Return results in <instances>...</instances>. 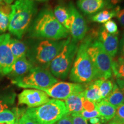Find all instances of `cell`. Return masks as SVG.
<instances>
[{"label": "cell", "instance_id": "16", "mask_svg": "<svg viewBox=\"0 0 124 124\" xmlns=\"http://www.w3.org/2000/svg\"><path fill=\"white\" fill-rule=\"evenodd\" d=\"M85 100L83 91L71 94L64 101L69 114H79L83 110V102Z\"/></svg>", "mask_w": 124, "mask_h": 124}, {"label": "cell", "instance_id": "30", "mask_svg": "<svg viewBox=\"0 0 124 124\" xmlns=\"http://www.w3.org/2000/svg\"><path fill=\"white\" fill-rule=\"evenodd\" d=\"M79 114L85 120H88V119L93 118L95 117H101L97 108H95L92 111H87L83 110Z\"/></svg>", "mask_w": 124, "mask_h": 124}, {"label": "cell", "instance_id": "23", "mask_svg": "<svg viewBox=\"0 0 124 124\" xmlns=\"http://www.w3.org/2000/svg\"><path fill=\"white\" fill-rule=\"evenodd\" d=\"M120 9V7L117 6L113 9H108V10L106 9V10H102L91 17V19L93 22L105 24L107 21H109L112 18L116 17L118 10Z\"/></svg>", "mask_w": 124, "mask_h": 124}, {"label": "cell", "instance_id": "36", "mask_svg": "<svg viewBox=\"0 0 124 124\" xmlns=\"http://www.w3.org/2000/svg\"><path fill=\"white\" fill-rule=\"evenodd\" d=\"M123 0H106V8L113 9L117 7V5L119 3Z\"/></svg>", "mask_w": 124, "mask_h": 124}, {"label": "cell", "instance_id": "37", "mask_svg": "<svg viewBox=\"0 0 124 124\" xmlns=\"http://www.w3.org/2000/svg\"><path fill=\"white\" fill-rule=\"evenodd\" d=\"M116 83L120 89L121 90L122 93H123V95L124 96V79H117L116 80Z\"/></svg>", "mask_w": 124, "mask_h": 124}, {"label": "cell", "instance_id": "32", "mask_svg": "<svg viewBox=\"0 0 124 124\" xmlns=\"http://www.w3.org/2000/svg\"><path fill=\"white\" fill-rule=\"evenodd\" d=\"M73 124H87L86 120L80 116V114H71Z\"/></svg>", "mask_w": 124, "mask_h": 124}, {"label": "cell", "instance_id": "15", "mask_svg": "<svg viewBox=\"0 0 124 124\" xmlns=\"http://www.w3.org/2000/svg\"><path fill=\"white\" fill-rule=\"evenodd\" d=\"M77 7L83 13L91 15L106 7V0H78Z\"/></svg>", "mask_w": 124, "mask_h": 124}, {"label": "cell", "instance_id": "5", "mask_svg": "<svg viewBox=\"0 0 124 124\" xmlns=\"http://www.w3.org/2000/svg\"><path fill=\"white\" fill-rule=\"evenodd\" d=\"M25 114L38 124H55L69 112L64 102L52 99L41 106L28 108Z\"/></svg>", "mask_w": 124, "mask_h": 124}, {"label": "cell", "instance_id": "11", "mask_svg": "<svg viewBox=\"0 0 124 124\" xmlns=\"http://www.w3.org/2000/svg\"><path fill=\"white\" fill-rule=\"evenodd\" d=\"M10 38L9 33L0 35V77L8 75L15 61L9 46Z\"/></svg>", "mask_w": 124, "mask_h": 124}, {"label": "cell", "instance_id": "33", "mask_svg": "<svg viewBox=\"0 0 124 124\" xmlns=\"http://www.w3.org/2000/svg\"><path fill=\"white\" fill-rule=\"evenodd\" d=\"M20 124H38L33 119L29 117L27 114L25 113L19 119Z\"/></svg>", "mask_w": 124, "mask_h": 124}, {"label": "cell", "instance_id": "8", "mask_svg": "<svg viewBox=\"0 0 124 124\" xmlns=\"http://www.w3.org/2000/svg\"><path fill=\"white\" fill-rule=\"evenodd\" d=\"M87 52L97 71L98 78L108 79L113 75V59L107 53L98 40L91 41Z\"/></svg>", "mask_w": 124, "mask_h": 124}, {"label": "cell", "instance_id": "13", "mask_svg": "<svg viewBox=\"0 0 124 124\" xmlns=\"http://www.w3.org/2000/svg\"><path fill=\"white\" fill-rule=\"evenodd\" d=\"M98 41L101 43L103 48L111 58H114L117 55L118 49V33L110 34L102 28L98 35Z\"/></svg>", "mask_w": 124, "mask_h": 124}, {"label": "cell", "instance_id": "34", "mask_svg": "<svg viewBox=\"0 0 124 124\" xmlns=\"http://www.w3.org/2000/svg\"><path fill=\"white\" fill-rule=\"evenodd\" d=\"M55 124H73L71 114H67Z\"/></svg>", "mask_w": 124, "mask_h": 124}, {"label": "cell", "instance_id": "40", "mask_svg": "<svg viewBox=\"0 0 124 124\" xmlns=\"http://www.w3.org/2000/svg\"><path fill=\"white\" fill-rule=\"evenodd\" d=\"M108 124H124L120 123V122L116 121L114 120H113H113H111V121H110Z\"/></svg>", "mask_w": 124, "mask_h": 124}, {"label": "cell", "instance_id": "14", "mask_svg": "<svg viewBox=\"0 0 124 124\" xmlns=\"http://www.w3.org/2000/svg\"><path fill=\"white\" fill-rule=\"evenodd\" d=\"M33 67L27 56L18 58L15 60L8 77L11 78L12 80L20 78L27 75Z\"/></svg>", "mask_w": 124, "mask_h": 124}, {"label": "cell", "instance_id": "6", "mask_svg": "<svg viewBox=\"0 0 124 124\" xmlns=\"http://www.w3.org/2000/svg\"><path fill=\"white\" fill-rule=\"evenodd\" d=\"M78 42L71 36L65 40L59 54L49 64L48 70L56 78L65 79L69 76L78 50Z\"/></svg>", "mask_w": 124, "mask_h": 124}, {"label": "cell", "instance_id": "10", "mask_svg": "<svg viewBox=\"0 0 124 124\" xmlns=\"http://www.w3.org/2000/svg\"><path fill=\"white\" fill-rule=\"evenodd\" d=\"M67 7L70 15L71 21L69 32L72 39L78 42L85 38L87 32L86 21L72 2L69 3Z\"/></svg>", "mask_w": 124, "mask_h": 124}, {"label": "cell", "instance_id": "39", "mask_svg": "<svg viewBox=\"0 0 124 124\" xmlns=\"http://www.w3.org/2000/svg\"><path fill=\"white\" fill-rule=\"evenodd\" d=\"M16 1V0H3V1H4L5 2L9 5H11L12 3ZM31 1H34V2H35V1H38V2H47L49 0H31Z\"/></svg>", "mask_w": 124, "mask_h": 124}, {"label": "cell", "instance_id": "12", "mask_svg": "<svg viewBox=\"0 0 124 124\" xmlns=\"http://www.w3.org/2000/svg\"><path fill=\"white\" fill-rule=\"evenodd\" d=\"M49 100L46 93L38 89H25L18 95V105H25L28 108L41 106Z\"/></svg>", "mask_w": 124, "mask_h": 124}, {"label": "cell", "instance_id": "1", "mask_svg": "<svg viewBox=\"0 0 124 124\" xmlns=\"http://www.w3.org/2000/svg\"><path fill=\"white\" fill-rule=\"evenodd\" d=\"M32 38L60 40L68 38L69 31L57 20L49 8L41 9L33 18L27 31Z\"/></svg>", "mask_w": 124, "mask_h": 124}, {"label": "cell", "instance_id": "22", "mask_svg": "<svg viewBox=\"0 0 124 124\" xmlns=\"http://www.w3.org/2000/svg\"><path fill=\"white\" fill-rule=\"evenodd\" d=\"M11 5L4 1L0 2V33H4L8 29Z\"/></svg>", "mask_w": 124, "mask_h": 124}, {"label": "cell", "instance_id": "20", "mask_svg": "<svg viewBox=\"0 0 124 124\" xmlns=\"http://www.w3.org/2000/svg\"><path fill=\"white\" fill-rule=\"evenodd\" d=\"M25 111L24 109L14 108L13 110L7 109L0 113V124L13 123L17 119H20Z\"/></svg>", "mask_w": 124, "mask_h": 124}, {"label": "cell", "instance_id": "26", "mask_svg": "<svg viewBox=\"0 0 124 124\" xmlns=\"http://www.w3.org/2000/svg\"><path fill=\"white\" fill-rule=\"evenodd\" d=\"M113 75L117 79H124V58L121 56L117 59L113 60Z\"/></svg>", "mask_w": 124, "mask_h": 124}, {"label": "cell", "instance_id": "38", "mask_svg": "<svg viewBox=\"0 0 124 124\" xmlns=\"http://www.w3.org/2000/svg\"><path fill=\"white\" fill-rule=\"evenodd\" d=\"M120 49L121 56L124 58V34L122 36L121 40L120 43Z\"/></svg>", "mask_w": 124, "mask_h": 124}, {"label": "cell", "instance_id": "3", "mask_svg": "<svg viewBox=\"0 0 124 124\" xmlns=\"http://www.w3.org/2000/svg\"><path fill=\"white\" fill-rule=\"evenodd\" d=\"M10 7L8 30L10 33L20 39L28 30L36 15L37 5L31 0H16Z\"/></svg>", "mask_w": 124, "mask_h": 124}, {"label": "cell", "instance_id": "18", "mask_svg": "<svg viewBox=\"0 0 124 124\" xmlns=\"http://www.w3.org/2000/svg\"><path fill=\"white\" fill-rule=\"evenodd\" d=\"M83 94L86 100L94 103H96L102 100L97 79L86 84V87L83 91Z\"/></svg>", "mask_w": 124, "mask_h": 124}, {"label": "cell", "instance_id": "28", "mask_svg": "<svg viewBox=\"0 0 124 124\" xmlns=\"http://www.w3.org/2000/svg\"><path fill=\"white\" fill-rule=\"evenodd\" d=\"M104 29L108 33L113 35L118 33V26L114 20H110L105 23L104 24Z\"/></svg>", "mask_w": 124, "mask_h": 124}, {"label": "cell", "instance_id": "9", "mask_svg": "<svg viewBox=\"0 0 124 124\" xmlns=\"http://www.w3.org/2000/svg\"><path fill=\"white\" fill-rule=\"evenodd\" d=\"M86 85L70 82H57L47 88L38 90L44 91L49 97L59 100H65L71 94L84 91Z\"/></svg>", "mask_w": 124, "mask_h": 124}, {"label": "cell", "instance_id": "4", "mask_svg": "<svg viewBox=\"0 0 124 124\" xmlns=\"http://www.w3.org/2000/svg\"><path fill=\"white\" fill-rule=\"evenodd\" d=\"M37 39L28 46L26 56L34 67L48 70L51 62L61 50L66 40Z\"/></svg>", "mask_w": 124, "mask_h": 124}, {"label": "cell", "instance_id": "2", "mask_svg": "<svg viewBox=\"0 0 124 124\" xmlns=\"http://www.w3.org/2000/svg\"><path fill=\"white\" fill-rule=\"evenodd\" d=\"M92 41L90 37L82 40L78 47L75 59L69 74L71 81L80 84H87L98 79L97 71L87 52V49Z\"/></svg>", "mask_w": 124, "mask_h": 124}, {"label": "cell", "instance_id": "17", "mask_svg": "<svg viewBox=\"0 0 124 124\" xmlns=\"http://www.w3.org/2000/svg\"><path fill=\"white\" fill-rule=\"evenodd\" d=\"M95 105L96 108L104 123L114 118L117 108L116 106L103 100L96 103Z\"/></svg>", "mask_w": 124, "mask_h": 124}, {"label": "cell", "instance_id": "24", "mask_svg": "<svg viewBox=\"0 0 124 124\" xmlns=\"http://www.w3.org/2000/svg\"><path fill=\"white\" fill-rule=\"evenodd\" d=\"M103 100L111 103L116 108L122 103H124V96L123 93L118 86L116 82L114 83L112 91L108 94V97L103 99Z\"/></svg>", "mask_w": 124, "mask_h": 124}, {"label": "cell", "instance_id": "41", "mask_svg": "<svg viewBox=\"0 0 124 124\" xmlns=\"http://www.w3.org/2000/svg\"><path fill=\"white\" fill-rule=\"evenodd\" d=\"M7 124H19V119H17V120H16L15 122H13V123Z\"/></svg>", "mask_w": 124, "mask_h": 124}, {"label": "cell", "instance_id": "29", "mask_svg": "<svg viewBox=\"0 0 124 124\" xmlns=\"http://www.w3.org/2000/svg\"><path fill=\"white\" fill-rule=\"evenodd\" d=\"M113 120L120 123L124 124V103L117 107L116 114Z\"/></svg>", "mask_w": 124, "mask_h": 124}, {"label": "cell", "instance_id": "21", "mask_svg": "<svg viewBox=\"0 0 124 124\" xmlns=\"http://www.w3.org/2000/svg\"><path fill=\"white\" fill-rule=\"evenodd\" d=\"M9 46L15 60L27 55L28 46L21 40L11 38Z\"/></svg>", "mask_w": 124, "mask_h": 124}, {"label": "cell", "instance_id": "31", "mask_svg": "<svg viewBox=\"0 0 124 124\" xmlns=\"http://www.w3.org/2000/svg\"><path fill=\"white\" fill-rule=\"evenodd\" d=\"M83 108L87 111H92L96 108L95 103L90 101L85 98L83 102Z\"/></svg>", "mask_w": 124, "mask_h": 124}, {"label": "cell", "instance_id": "19", "mask_svg": "<svg viewBox=\"0 0 124 124\" xmlns=\"http://www.w3.org/2000/svg\"><path fill=\"white\" fill-rule=\"evenodd\" d=\"M54 14L55 18L63 27L69 31L70 28V15L68 7L62 4H59L56 6L54 10Z\"/></svg>", "mask_w": 124, "mask_h": 124}, {"label": "cell", "instance_id": "35", "mask_svg": "<svg viewBox=\"0 0 124 124\" xmlns=\"http://www.w3.org/2000/svg\"><path fill=\"white\" fill-rule=\"evenodd\" d=\"M116 17L117 18L121 25L124 27V8L119 9Z\"/></svg>", "mask_w": 124, "mask_h": 124}, {"label": "cell", "instance_id": "42", "mask_svg": "<svg viewBox=\"0 0 124 124\" xmlns=\"http://www.w3.org/2000/svg\"><path fill=\"white\" fill-rule=\"evenodd\" d=\"M2 1H3V0H0V2H2Z\"/></svg>", "mask_w": 124, "mask_h": 124}, {"label": "cell", "instance_id": "7", "mask_svg": "<svg viewBox=\"0 0 124 124\" xmlns=\"http://www.w3.org/2000/svg\"><path fill=\"white\" fill-rule=\"evenodd\" d=\"M58 82V79L49 70L33 67L27 75L20 78L12 80V83L21 88L39 89L49 87Z\"/></svg>", "mask_w": 124, "mask_h": 124}, {"label": "cell", "instance_id": "25", "mask_svg": "<svg viewBox=\"0 0 124 124\" xmlns=\"http://www.w3.org/2000/svg\"><path fill=\"white\" fill-rule=\"evenodd\" d=\"M97 80L100 87L101 95L102 100H103L108 97L112 91L115 82L110 79H106L103 78H99Z\"/></svg>", "mask_w": 124, "mask_h": 124}, {"label": "cell", "instance_id": "27", "mask_svg": "<svg viewBox=\"0 0 124 124\" xmlns=\"http://www.w3.org/2000/svg\"><path fill=\"white\" fill-rule=\"evenodd\" d=\"M15 93H9L0 96V113L12 106L15 103Z\"/></svg>", "mask_w": 124, "mask_h": 124}, {"label": "cell", "instance_id": "43", "mask_svg": "<svg viewBox=\"0 0 124 124\" xmlns=\"http://www.w3.org/2000/svg\"><path fill=\"white\" fill-rule=\"evenodd\" d=\"M105 124V123H104V124Z\"/></svg>", "mask_w": 124, "mask_h": 124}]
</instances>
